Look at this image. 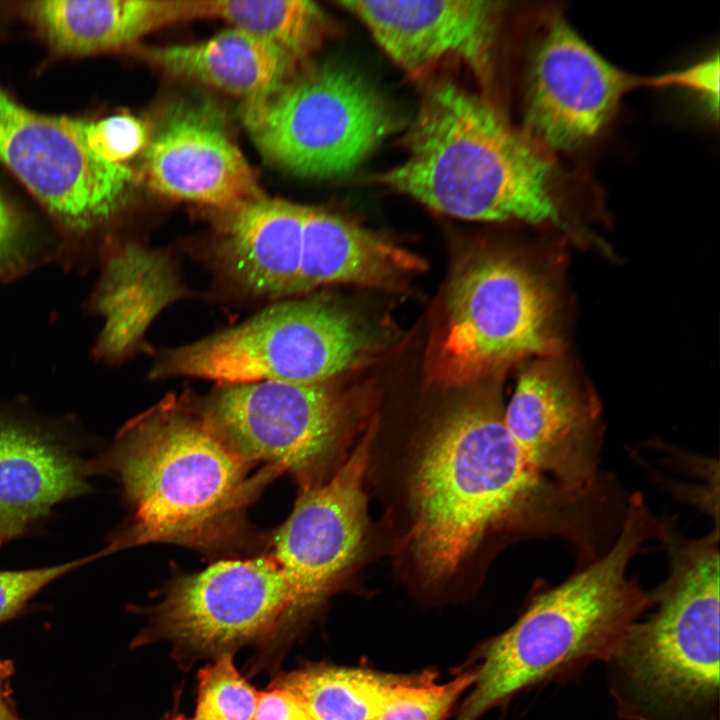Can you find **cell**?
<instances>
[{"label":"cell","mask_w":720,"mask_h":720,"mask_svg":"<svg viewBox=\"0 0 720 720\" xmlns=\"http://www.w3.org/2000/svg\"><path fill=\"white\" fill-rule=\"evenodd\" d=\"M472 388L421 431L407 462L408 522L399 548L427 588L453 580L495 537L592 544L595 497L530 466L506 428L500 378Z\"/></svg>","instance_id":"1"},{"label":"cell","mask_w":720,"mask_h":720,"mask_svg":"<svg viewBox=\"0 0 720 720\" xmlns=\"http://www.w3.org/2000/svg\"><path fill=\"white\" fill-rule=\"evenodd\" d=\"M405 144L404 159L378 183L464 220L562 226V179L549 150L486 99L451 82L436 84Z\"/></svg>","instance_id":"2"},{"label":"cell","mask_w":720,"mask_h":720,"mask_svg":"<svg viewBox=\"0 0 720 720\" xmlns=\"http://www.w3.org/2000/svg\"><path fill=\"white\" fill-rule=\"evenodd\" d=\"M655 527L643 498L633 496L604 556L535 595L511 626L482 646L476 679L450 720H480L518 693L604 664L652 605L650 591L628 576V567Z\"/></svg>","instance_id":"3"},{"label":"cell","mask_w":720,"mask_h":720,"mask_svg":"<svg viewBox=\"0 0 720 720\" xmlns=\"http://www.w3.org/2000/svg\"><path fill=\"white\" fill-rule=\"evenodd\" d=\"M86 472L110 474L130 514L105 554L148 543L208 545L239 516L259 483L201 411L166 402L139 416L111 445L86 463Z\"/></svg>","instance_id":"4"},{"label":"cell","mask_w":720,"mask_h":720,"mask_svg":"<svg viewBox=\"0 0 720 720\" xmlns=\"http://www.w3.org/2000/svg\"><path fill=\"white\" fill-rule=\"evenodd\" d=\"M669 574L604 663L621 720H719V533L698 539L659 526Z\"/></svg>","instance_id":"5"},{"label":"cell","mask_w":720,"mask_h":720,"mask_svg":"<svg viewBox=\"0 0 720 720\" xmlns=\"http://www.w3.org/2000/svg\"><path fill=\"white\" fill-rule=\"evenodd\" d=\"M559 302L548 275L503 248L469 256L445 288L424 358L429 383L468 388L526 360L560 356Z\"/></svg>","instance_id":"6"},{"label":"cell","mask_w":720,"mask_h":720,"mask_svg":"<svg viewBox=\"0 0 720 720\" xmlns=\"http://www.w3.org/2000/svg\"><path fill=\"white\" fill-rule=\"evenodd\" d=\"M244 123L272 162L304 178L357 168L398 126L391 106L359 72L323 63L245 103Z\"/></svg>","instance_id":"7"},{"label":"cell","mask_w":720,"mask_h":720,"mask_svg":"<svg viewBox=\"0 0 720 720\" xmlns=\"http://www.w3.org/2000/svg\"><path fill=\"white\" fill-rule=\"evenodd\" d=\"M369 348L365 329L343 306L320 299L287 300L164 353L152 376L197 377L224 385L319 384L355 367Z\"/></svg>","instance_id":"8"},{"label":"cell","mask_w":720,"mask_h":720,"mask_svg":"<svg viewBox=\"0 0 720 720\" xmlns=\"http://www.w3.org/2000/svg\"><path fill=\"white\" fill-rule=\"evenodd\" d=\"M200 411L238 457L291 472L302 488L321 483L365 416L355 392L340 391L329 382L223 385Z\"/></svg>","instance_id":"9"},{"label":"cell","mask_w":720,"mask_h":720,"mask_svg":"<svg viewBox=\"0 0 720 720\" xmlns=\"http://www.w3.org/2000/svg\"><path fill=\"white\" fill-rule=\"evenodd\" d=\"M376 434L372 421L352 454L327 482L302 488L274 538L289 602L275 635L288 637L360 558L368 536L364 479Z\"/></svg>","instance_id":"10"},{"label":"cell","mask_w":720,"mask_h":720,"mask_svg":"<svg viewBox=\"0 0 720 720\" xmlns=\"http://www.w3.org/2000/svg\"><path fill=\"white\" fill-rule=\"evenodd\" d=\"M83 123L33 112L0 90V162L79 236L112 216L132 180L128 168L92 152Z\"/></svg>","instance_id":"11"},{"label":"cell","mask_w":720,"mask_h":720,"mask_svg":"<svg viewBox=\"0 0 720 720\" xmlns=\"http://www.w3.org/2000/svg\"><path fill=\"white\" fill-rule=\"evenodd\" d=\"M288 602L287 581L273 558L222 560L176 580L149 633L171 642L183 660H214L272 638Z\"/></svg>","instance_id":"12"},{"label":"cell","mask_w":720,"mask_h":720,"mask_svg":"<svg viewBox=\"0 0 720 720\" xmlns=\"http://www.w3.org/2000/svg\"><path fill=\"white\" fill-rule=\"evenodd\" d=\"M644 78L620 70L564 20L540 34L524 85V132L548 150H572L592 140L623 96Z\"/></svg>","instance_id":"13"},{"label":"cell","mask_w":720,"mask_h":720,"mask_svg":"<svg viewBox=\"0 0 720 720\" xmlns=\"http://www.w3.org/2000/svg\"><path fill=\"white\" fill-rule=\"evenodd\" d=\"M504 422L539 474L570 492L599 496L600 406L560 356L525 363Z\"/></svg>","instance_id":"14"},{"label":"cell","mask_w":720,"mask_h":720,"mask_svg":"<svg viewBox=\"0 0 720 720\" xmlns=\"http://www.w3.org/2000/svg\"><path fill=\"white\" fill-rule=\"evenodd\" d=\"M143 171L148 186L164 196L229 212L262 196L223 113L207 100L178 102L166 111Z\"/></svg>","instance_id":"15"},{"label":"cell","mask_w":720,"mask_h":720,"mask_svg":"<svg viewBox=\"0 0 720 720\" xmlns=\"http://www.w3.org/2000/svg\"><path fill=\"white\" fill-rule=\"evenodd\" d=\"M383 51L418 75L445 60L464 63L482 80L493 74L503 3L496 1H342Z\"/></svg>","instance_id":"16"},{"label":"cell","mask_w":720,"mask_h":720,"mask_svg":"<svg viewBox=\"0 0 720 720\" xmlns=\"http://www.w3.org/2000/svg\"><path fill=\"white\" fill-rule=\"evenodd\" d=\"M86 463L54 425L0 405V548L88 493Z\"/></svg>","instance_id":"17"},{"label":"cell","mask_w":720,"mask_h":720,"mask_svg":"<svg viewBox=\"0 0 720 720\" xmlns=\"http://www.w3.org/2000/svg\"><path fill=\"white\" fill-rule=\"evenodd\" d=\"M304 243L299 294L340 283L393 288L426 265L383 236L315 207L305 208Z\"/></svg>","instance_id":"18"},{"label":"cell","mask_w":720,"mask_h":720,"mask_svg":"<svg viewBox=\"0 0 720 720\" xmlns=\"http://www.w3.org/2000/svg\"><path fill=\"white\" fill-rule=\"evenodd\" d=\"M29 12L54 48L72 54L124 47L163 25L200 17L199 1L45 0L31 3Z\"/></svg>","instance_id":"19"},{"label":"cell","mask_w":720,"mask_h":720,"mask_svg":"<svg viewBox=\"0 0 720 720\" xmlns=\"http://www.w3.org/2000/svg\"><path fill=\"white\" fill-rule=\"evenodd\" d=\"M146 56L167 72L241 96H266L295 72L298 63L276 46L236 28L199 43L152 48Z\"/></svg>","instance_id":"20"},{"label":"cell","mask_w":720,"mask_h":720,"mask_svg":"<svg viewBox=\"0 0 720 720\" xmlns=\"http://www.w3.org/2000/svg\"><path fill=\"white\" fill-rule=\"evenodd\" d=\"M405 676L360 667L316 665L282 673L270 687L298 697L312 720H372Z\"/></svg>","instance_id":"21"},{"label":"cell","mask_w":720,"mask_h":720,"mask_svg":"<svg viewBox=\"0 0 720 720\" xmlns=\"http://www.w3.org/2000/svg\"><path fill=\"white\" fill-rule=\"evenodd\" d=\"M201 16L222 18L283 50L298 63L309 56L328 31L321 8L306 0L201 1Z\"/></svg>","instance_id":"22"},{"label":"cell","mask_w":720,"mask_h":720,"mask_svg":"<svg viewBox=\"0 0 720 720\" xmlns=\"http://www.w3.org/2000/svg\"><path fill=\"white\" fill-rule=\"evenodd\" d=\"M475 679V665L446 682H437L434 672L407 674L372 720H446Z\"/></svg>","instance_id":"23"},{"label":"cell","mask_w":720,"mask_h":720,"mask_svg":"<svg viewBox=\"0 0 720 720\" xmlns=\"http://www.w3.org/2000/svg\"><path fill=\"white\" fill-rule=\"evenodd\" d=\"M258 692L241 676L233 655L214 659L198 673L194 716L188 720H253Z\"/></svg>","instance_id":"24"},{"label":"cell","mask_w":720,"mask_h":720,"mask_svg":"<svg viewBox=\"0 0 720 720\" xmlns=\"http://www.w3.org/2000/svg\"><path fill=\"white\" fill-rule=\"evenodd\" d=\"M88 147L102 160L119 164L134 157L148 144L144 122L129 114L83 123Z\"/></svg>","instance_id":"25"},{"label":"cell","mask_w":720,"mask_h":720,"mask_svg":"<svg viewBox=\"0 0 720 720\" xmlns=\"http://www.w3.org/2000/svg\"><path fill=\"white\" fill-rule=\"evenodd\" d=\"M103 556L100 552L59 565L0 570V622L16 615L43 588L63 575Z\"/></svg>","instance_id":"26"},{"label":"cell","mask_w":720,"mask_h":720,"mask_svg":"<svg viewBox=\"0 0 720 720\" xmlns=\"http://www.w3.org/2000/svg\"><path fill=\"white\" fill-rule=\"evenodd\" d=\"M645 86L680 87L696 94L708 110L718 115L719 56L715 54L679 71L645 78Z\"/></svg>","instance_id":"27"},{"label":"cell","mask_w":720,"mask_h":720,"mask_svg":"<svg viewBox=\"0 0 720 720\" xmlns=\"http://www.w3.org/2000/svg\"><path fill=\"white\" fill-rule=\"evenodd\" d=\"M26 251L20 223L0 197V275L20 271L26 265Z\"/></svg>","instance_id":"28"},{"label":"cell","mask_w":720,"mask_h":720,"mask_svg":"<svg viewBox=\"0 0 720 720\" xmlns=\"http://www.w3.org/2000/svg\"><path fill=\"white\" fill-rule=\"evenodd\" d=\"M253 720H312L303 703L291 692L276 687L258 693Z\"/></svg>","instance_id":"29"},{"label":"cell","mask_w":720,"mask_h":720,"mask_svg":"<svg viewBox=\"0 0 720 720\" xmlns=\"http://www.w3.org/2000/svg\"><path fill=\"white\" fill-rule=\"evenodd\" d=\"M13 674V663L8 659L0 658V720H24L19 716L12 701Z\"/></svg>","instance_id":"30"},{"label":"cell","mask_w":720,"mask_h":720,"mask_svg":"<svg viewBox=\"0 0 720 720\" xmlns=\"http://www.w3.org/2000/svg\"><path fill=\"white\" fill-rule=\"evenodd\" d=\"M163 720H188V719L185 718V717H184L183 715H181V714H176V713H174V714L167 715L166 718L163 719Z\"/></svg>","instance_id":"31"}]
</instances>
